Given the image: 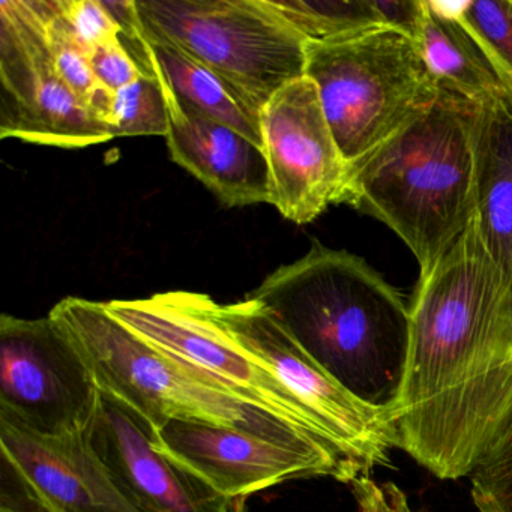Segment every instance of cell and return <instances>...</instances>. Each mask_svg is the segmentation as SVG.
I'll return each instance as SVG.
<instances>
[{
    "label": "cell",
    "instance_id": "6da1fadb",
    "mask_svg": "<svg viewBox=\"0 0 512 512\" xmlns=\"http://www.w3.org/2000/svg\"><path fill=\"white\" fill-rule=\"evenodd\" d=\"M409 311L398 448L437 478L470 476L512 403V281L475 217L419 277Z\"/></svg>",
    "mask_w": 512,
    "mask_h": 512
},
{
    "label": "cell",
    "instance_id": "7a4b0ae2",
    "mask_svg": "<svg viewBox=\"0 0 512 512\" xmlns=\"http://www.w3.org/2000/svg\"><path fill=\"white\" fill-rule=\"evenodd\" d=\"M247 298L362 403L394 415L406 379L410 311L364 259L314 244Z\"/></svg>",
    "mask_w": 512,
    "mask_h": 512
},
{
    "label": "cell",
    "instance_id": "3957f363",
    "mask_svg": "<svg viewBox=\"0 0 512 512\" xmlns=\"http://www.w3.org/2000/svg\"><path fill=\"white\" fill-rule=\"evenodd\" d=\"M473 107L440 88L421 116L352 166L343 203L394 230L421 277L475 215Z\"/></svg>",
    "mask_w": 512,
    "mask_h": 512
},
{
    "label": "cell",
    "instance_id": "277c9868",
    "mask_svg": "<svg viewBox=\"0 0 512 512\" xmlns=\"http://www.w3.org/2000/svg\"><path fill=\"white\" fill-rule=\"evenodd\" d=\"M91 365L101 391L140 416L154 433L173 419L236 428L358 473L320 437L254 406L143 340L106 302L65 298L50 311Z\"/></svg>",
    "mask_w": 512,
    "mask_h": 512
},
{
    "label": "cell",
    "instance_id": "5b68a950",
    "mask_svg": "<svg viewBox=\"0 0 512 512\" xmlns=\"http://www.w3.org/2000/svg\"><path fill=\"white\" fill-rule=\"evenodd\" d=\"M305 76L350 166L421 116L440 92L415 41L389 28L307 43Z\"/></svg>",
    "mask_w": 512,
    "mask_h": 512
},
{
    "label": "cell",
    "instance_id": "8992f818",
    "mask_svg": "<svg viewBox=\"0 0 512 512\" xmlns=\"http://www.w3.org/2000/svg\"><path fill=\"white\" fill-rule=\"evenodd\" d=\"M145 32L181 49L254 107L305 76L307 41L268 0H136Z\"/></svg>",
    "mask_w": 512,
    "mask_h": 512
},
{
    "label": "cell",
    "instance_id": "52a82bcc",
    "mask_svg": "<svg viewBox=\"0 0 512 512\" xmlns=\"http://www.w3.org/2000/svg\"><path fill=\"white\" fill-rule=\"evenodd\" d=\"M215 305L211 296L185 290L106 302L112 316L161 352L235 397L310 431L332 448L307 407L221 325Z\"/></svg>",
    "mask_w": 512,
    "mask_h": 512
},
{
    "label": "cell",
    "instance_id": "ba28073f",
    "mask_svg": "<svg viewBox=\"0 0 512 512\" xmlns=\"http://www.w3.org/2000/svg\"><path fill=\"white\" fill-rule=\"evenodd\" d=\"M221 325L313 415L332 448L358 473L388 464L398 433L391 413L350 394L284 331L274 314L254 299L215 305Z\"/></svg>",
    "mask_w": 512,
    "mask_h": 512
},
{
    "label": "cell",
    "instance_id": "9c48e42d",
    "mask_svg": "<svg viewBox=\"0 0 512 512\" xmlns=\"http://www.w3.org/2000/svg\"><path fill=\"white\" fill-rule=\"evenodd\" d=\"M100 385L79 347L52 316L0 317V413L47 437L88 430Z\"/></svg>",
    "mask_w": 512,
    "mask_h": 512
},
{
    "label": "cell",
    "instance_id": "30bf717a",
    "mask_svg": "<svg viewBox=\"0 0 512 512\" xmlns=\"http://www.w3.org/2000/svg\"><path fill=\"white\" fill-rule=\"evenodd\" d=\"M0 137L56 148L112 140L56 73L47 26L32 0L0 2Z\"/></svg>",
    "mask_w": 512,
    "mask_h": 512
},
{
    "label": "cell",
    "instance_id": "8fae6325",
    "mask_svg": "<svg viewBox=\"0 0 512 512\" xmlns=\"http://www.w3.org/2000/svg\"><path fill=\"white\" fill-rule=\"evenodd\" d=\"M260 130L271 205L284 218L311 223L332 203H343L352 166L335 142L313 80L302 76L280 89L260 110Z\"/></svg>",
    "mask_w": 512,
    "mask_h": 512
},
{
    "label": "cell",
    "instance_id": "7c38bea8",
    "mask_svg": "<svg viewBox=\"0 0 512 512\" xmlns=\"http://www.w3.org/2000/svg\"><path fill=\"white\" fill-rule=\"evenodd\" d=\"M155 443L229 502L292 479L332 476L355 481L331 461L209 422L173 419L155 433Z\"/></svg>",
    "mask_w": 512,
    "mask_h": 512
},
{
    "label": "cell",
    "instance_id": "4fadbf2b",
    "mask_svg": "<svg viewBox=\"0 0 512 512\" xmlns=\"http://www.w3.org/2000/svg\"><path fill=\"white\" fill-rule=\"evenodd\" d=\"M86 437L140 511L232 512L229 500L160 449L152 428L106 392Z\"/></svg>",
    "mask_w": 512,
    "mask_h": 512
},
{
    "label": "cell",
    "instance_id": "5bb4252c",
    "mask_svg": "<svg viewBox=\"0 0 512 512\" xmlns=\"http://www.w3.org/2000/svg\"><path fill=\"white\" fill-rule=\"evenodd\" d=\"M0 445L59 512H142L116 484L86 433L41 436L0 413Z\"/></svg>",
    "mask_w": 512,
    "mask_h": 512
},
{
    "label": "cell",
    "instance_id": "9a60e30c",
    "mask_svg": "<svg viewBox=\"0 0 512 512\" xmlns=\"http://www.w3.org/2000/svg\"><path fill=\"white\" fill-rule=\"evenodd\" d=\"M163 85L169 106L166 139L172 160L230 208L271 205V172L262 146L182 103L166 83Z\"/></svg>",
    "mask_w": 512,
    "mask_h": 512
},
{
    "label": "cell",
    "instance_id": "2e32d148",
    "mask_svg": "<svg viewBox=\"0 0 512 512\" xmlns=\"http://www.w3.org/2000/svg\"><path fill=\"white\" fill-rule=\"evenodd\" d=\"M475 217L482 241L512 281V103L473 107Z\"/></svg>",
    "mask_w": 512,
    "mask_h": 512
},
{
    "label": "cell",
    "instance_id": "e0dca14e",
    "mask_svg": "<svg viewBox=\"0 0 512 512\" xmlns=\"http://www.w3.org/2000/svg\"><path fill=\"white\" fill-rule=\"evenodd\" d=\"M424 2V19L415 43L437 86L472 106L511 101L493 68L460 23L443 11L439 2Z\"/></svg>",
    "mask_w": 512,
    "mask_h": 512
},
{
    "label": "cell",
    "instance_id": "ac0fdd59",
    "mask_svg": "<svg viewBox=\"0 0 512 512\" xmlns=\"http://www.w3.org/2000/svg\"><path fill=\"white\" fill-rule=\"evenodd\" d=\"M142 35L152 71L178 100L233 128L263 148L257 107L178 47L152 37L143 28Z\"/></svg>",
    "mask_w": 512,
    "mask_h": 512
},
{
    "label": "cell",
    "instance_id": "d6986e66",
    "mask_svg": "<svg viewBox=\"0 0 512 512\" xmlns=\"http://www.w3.org/2000/svg\"><path fill=\"white\" fill-rule=\"evenodd\" d=\"M307 43H328L385 28L371 0H268Z\"/></svg>",
    "mask_w": 512,
    "mask_h": 512
},
{
    "label": "cell",
    "instance_id": "ffe728a7",
    "mask_svg": "<svg viewBox=\"0 0 512 512\" xmlns=\"http://www.w3.org/2000/svg\"><path fill=\"white\" fill-rule=\"evenodd\" d=\"M439 4L475 41L512 103V0Z\"/></svg>",
    "mask_w": 512,
    "mask_h": 512
},
{
    "label": "cell",
    "instance_id": "44dd1931",
    "mask_svg": "<svg viewBox=\"0 0 512 512\" xmlns=\"http://www.w3.org/2000/svg\"><path fill=\"white\" fill-rule=\"evenodd\" d=\"M104 127L115 137L167 136L169 106L158 76H143L113 92Z\"/></svg>",
    "mask_w": 512,
    "mask_h": 512
},
{
    "label": "cell",
    "instance_id": "7402d4cb",
    "mask_svg": "<svg viewBox=\"0 0 512 512\" xmlns=\"http://www.w3.org/2000/svg\"><path fill=\"white\" fill-rule=\"evenodd\" d=\"M470 481L479 511L512 512V403L470 473Z\"/></svg>",
    "mask_w": 512,
    "mask_h": 512
},
{
    "label": "cell",
    "instance_id": "603a6c76",
    "mask_svg": "<svg viewBox=\"0 0 512 512\" xmlns=\"http://www.w3.org/2000/svg\"><path fill=\"white\" fill-rule=\"evenodd\" d=\"M61 16L77 43L88 52L121 35L103 0H59Z\"/></svg>",
    "mask_w": 512,
    "mask_h": 512
},
{
    "label": "cell",
    "instance_id": "cb8c5ba5",
    "mask_svg": "<svg viewBox=\"0 0 512 512\" xmlns=\"http://www.w3.org/2000/svg\"><path fill=\"white\" fill-rule=\"evenodd\" d=\"M92 71L98 85L116 92L145 76L121 38L94 47L89 52Z\"/></svg>",
    "mask_w": 512,
    "mask_h": 512
},
{
    "label": "cell",
    "instance_id": "d4e9b609",
    "mask_svg": "<svg viewBox=\"0 0 512 512\" xmlns=\"http://www.w3.org/2000/svg\"><path fill=\"white\" fill-rule=\"evenodd\" d=\"M0 512H59L0 452Z\"/></svg>",
    "mask_w": 512,
    "mask_h": 512
},
{
    "label": "cell",
    "instance_id": "484cf974",
    "mask_svg": "<svg viewBox=\"0 0 512 512\" xmlns=\"http://www.w3.org/2000/svg\"><path fill=\"white\" fill-rule=\"evenodd\" d=\"M352 485L359 512H413L406 494L394 482H376L364 475Z\"/></svg>",
    "mask_w": 512,
    "mask_h": 512
},
{
    "label": "cell",
    "instance_id": "4316f807",
    "mask_svg": "<svg viewBox=\"0 0 512 512\" xmlns=\"http://www.w3.org/2000/svg\"><path fill=\"white\" fill-rule=\"evenodd\" d=\"M371 2L385 28L400 32L410 40L416 41L422 19H424V0H371Z\"/></svg>",
    "mask_w": 512,
    "mask_h": 512
}]
</instances>
